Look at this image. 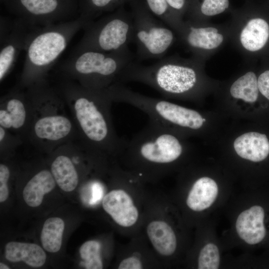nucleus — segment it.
Wrapping results in <instances>:
<instances>
[{"instance_id": "14", "label": "nucleus", "mask_w": 269, "mask_h": 269, "mask_svg": "<svg viewBox=\"0 0 269 269\" xmlns=\"http://www.w3.org/2000/svg\"><path fill=\"white\" fill-rule=\"evenodd\" d=\"M147 236L154 251L162 257H169L175 252L177 242L171 226L161 219L150 221L146 226Z\"/></svg>"}, {"instance_id": "30", "label": "nucleus", "mask_w": 269, "mask_h": 269, "mask_svg": "<svg viewBox=\"0 0 269 269\" xmlns=\"http://www.w3.org/2000/svg\"><path fill=\"white\" fill-rule=\"evenodd\" d=\"M143 267L141 259L132 255L124 258L118 266L119 269H141Z\"/></svg>"}, {"instance_id": "22", "label": "nucleus", "mask_w": 269, "mask_h": 269, "mask_svg": "<svg viewBox=\"0 0 269 269\" xmlns=\"http://www.w3.org/2000/svg\"><path fill=\"white\" fill-rule=\"evenodd\" d=\"M134 0H88L87 7L80 17L86 25L95 20L104 12L115 10L119 7L130 3Z\"/></svg>"}, {"instance_id": "20", "label": "nucleus", "mask_w": 269, "mask_h": 269, "mask_svg": "<svg viewBox=\"0 0 269 269\" xmlns=\"http://www.w3.org/2000/svg\"><path fill=\"white\" fill-rule=\"evenodd\" d=\"M231 96L248 103L255 102L259 97L258 78L253 71H248L238 78L231 85Z\"/></svg>"}, {"instance_id": "19", "label": "nucleus", "mask_w": 269, "mask_h": 269, "mask_svg": "<svg viewBox=\"0 0 269 269\" xmlns=\"http://www.w3.org/2000/svg\"><path fill=\"white\" fill-rule=\"evenodd\" d=\"M51 172L55 181L62 190L70 192L76 188L78 183V174L68 157L58 156L51 165Z\"/></svg>"}, {"instance_id": "3", "label": "nucleus", "mask_w": 269, "mask_h": 269, "mask_svg": "<svg viewBox=\"0 0 269 269\" xmlns=\"http://www.w3.org/2000/svg\"><path fill=\"white\" fill-rule=\"evenodd\" d=\"M86 25L85 20L79 16L68 21L31 27L24 50L25 75H38L50 68L74 36Z\"/></svg>"}, {"instance_id": "7", "label": "nucleus", "mask_w": 269, "mask_h": 269, "mask_svg": "<svg viewBox=\"0 0 269 269\" xmlns=\"http://www.w3.org/2000/svg\"><path fill=\"white\" fill-rule=\"evenodd\" d=\"M104 90L90 88L88 97L83 96L77 99L74 105L76 117L84 133L90 141L108 143L117 153L122 154L127 141L112 133L110 123L98 104Z\"/></svg>"}, {"instance_id": "34", "label": "nucleus", "mask_w": 269, "mask_h": 269, "mask_svg": "<svg viewBox=\"0 0 269 269\" xmlns=\"http://www.w3.org/2000/svg\"><path fill=\"white\" fill-rule=\"evenodd\" d=\"M5 135V131L4 129L0 127V140L1 141Z\"/></svg>"}, {"instance_id": "17", "label": "nucleus", "mask_w": 269, "mask_h": 269, "mask_svg": "<svg viewBox=\"0 0 269 269\" xmlns=\"http://www.w3.org/2000/svg\"><path fill=\"white\" fill-rule=\"evenodd\" d=\"M53 177L49 171L44 170L28 182L22 192L23 199L27 205L36 207L42 203L44 195L52 190L55 186Z\"/></svg>"}, {"instance_id": "8", "label": "nucleus", "mask_w": 269, "mask_h": 269, "mask_svg": "<svg viewBox=\"0 0 269 269\" xmlns=\"http://www.w3.org/2000/svg\"><path fill=\"white\" fill-rule=\"evenodd\" d=\"M177 33L194 57L198 59L206 51L218 49L225 40L224 34L218 28L190 20L182 21Z\"/></svg>"}, {"instance_id": "9", "label": "nucleus", "mask_w": 269, "mask_h": 269, "mask_svg": "<svg viewBox=\"0 0 269 269\" xmlns=\"http://www.w3.org/2000/svg\"><path fill=\"white\" fill-rule=\"evenodd\" d=\"M19 19L31 27L43 26L72 20L60 9L59 0H19ZM74 20V19H73Z\"/></svg>"}, {"instance_id": "28", "label": "nucleus", "mask_w": 269, "mask_h": 269, "mask_svg": "<svg viewBox=\"0 0 269 269\" xmlns=\"http://www.w3.org/2000/svg\"><path fill=\"white\" fill-rule=\"evenodd\" d=\"M9 177V171L6 166L0 165V202L5 201L8 196L7 182Z\"/></svg>"}, {"instance_id": "18", "label": "nucleus", "mask_w": 269, "mask_h": 269, "mask_svg": "<svg viewBox=\"0 0 269 269\" xmlns=\"http://www.w3.org/2000/svg\"><path fill=\"white\" fill-rule=\"evenodd\" d=\"M71 124L66 118L49 116L39 120L35 125L36 135L41 138L56 140L66 136L70 132Z\"/></svg>"}, {"instance_id": "21", "label": "nucleus", "mask_w": 269, "mask_h": 269, "mask_svg": "<svg viewBox=\"0 0 269 269\" xmlns=\"http://www.w3.org/2000/svg\"><path fill=\"white\" fill-rule=\"evenodd\" d=\"M65 224L58 217L47 219L43 226L40 239L43 248L48 252L56 253L61 248Z\"/></svg>"}, {"instance_id": "33", "label": "nucleus", "mask_w": 269, "mask_h": 269, "mask_svg": "<svg viewBox=\"0 0 269 269\" xmlns=\"http://www.w3.org/2000/svg\"><path fill=\"white\" fill-rule=\"evenodd\" d=\"M0 124L5 128L12 127V122L9 113L7 111H0Z\"/></svg>"}, {"instance_id": "16", "label": "nucleus", "mask_w": 269, "mask_h": 269, "mask_svg": "<svg viewBox=\"0 0 269 269\" xmlns=\"http://www.w3.org/2000/svg\"><path fill=\"white\" fill-rule=\"evenodd\" d=\"M5 257L10 262L23 261L32 267L42 266L46 259L43 249L35 244L10 242L5 247Z\"/></svg>"}, {"instance_id": "2", "label": "nucleus", "mask_w": 269, "mask_h": 269, "mask_svg": "<svg viewBox=\"0 0 269 269\" xmlns=\"http://www.w3.org/2000/svg\"><path fill=\"white\" fill-rule=\"evenodd\" d=\"M200 59L172 55L149 65L131 62L116 82H136L156 90L165 97L192 95L199 81Z\"/></svg>"}, {"instance_id": "31", "label": "nucleus", "mask_w": 269, "mask_h": 269, "mask_svg": "<svg viewBox=\"0 0 269 269\" xmlns=\"http://www.w3.org/2000/svg\"><path fill=\"white\" fill-rule=\"evenodd\" d=\"M259 92L269 100V69L261 73L258 78Z\"/></svg>"}, {"instance_id": "1", "label": "nucleus", "mask_w": 269, "mask_h": 269, "mask_svg": "<svg viewBox=\"0 0 269 269\" xmlns=\"http://www.w3.org/2000/svg\"><path fill=\"white\" fill-rule=\"evenodd\" d=\"M184 146L173 131L149 120L127 141L124 154L138 176L155 178L183 155Z\"/></svg>"}, {"instance_id": "12", "label": "nucleus", "mask_w": 269, "mask_h": 269, "mask_svg": "<svg viewBox=\"0 0 269 269\" xmlns=\"http://www.w3.org/2000/svg\"><path fill=\"white\" fill-rule=\"evenodd\" d=\"M238 29L237 40L247 53H255L266 45L269 38V24L264 19L253 17L243 21Z\"/></svg>"}, {"instance_id": "35", "label": "nucleus", "mask_w": 269, "mask_h": 269, "mask_svg": "<svg viewBox=\"0 0 269 269\" xmlns=\"http://www.w3.org/2000/svg\"><path fill=\"white\" fill-rule=\"evenodd\" d=\"M0 269H9V268L6 266V265L2 263H0Z\"/></svg>"}, {"instance_id": "4", "label": "nucleus", "mask_w": 269, "mask_h": 269, "mask_svg": "<svg viewBox=\"0 0 269 269\" xmlns=\"http://www.w3.org/2000/svg\"><path fill=\"white\" fill-rule=\"evenodd\" d=\"M83 29L84 34L73 53L85 50L121 52L129 49V44L133 42V16L125 5L88 23Z\"/></svg>"}, {"instance_id": "10", "label": "nucleus", "mask_w": 269, "mask_h": 269, "mask_svg": "<svg viewBox=\"0 0 269 269\" xmlns=\"http://www.w3.org/2000/svg\"><path fill=\"white\" fill-rule=\"evenodd\" d=\"M31 27L19 18L12 22L6 32L0 31V80L13 67L20 53L24 50L27 36Z\"/></svg>"}, {"instance_id": "6", "label": "nucleus", "mask_w": 269, "mask_h": 269, "mask_svg": "<svg viewBox=\"0 0 269 269\" xmlns=\"http://www.w3.org/2000/svg\"><path fill=\"white\" fill-rule=\"evenodd\" d=\"M129 4L137 61L163 58L176 40L174 30L155 16L144 0H134Z\"/></svg>"}, {"instance_id": "15", "label": "nucleus", "mask_w": 269, "mask_h": 269, "mask_svg": "<svg viewBox=\"0 0 269 269\" xmlns=\"http://www.w3.org/2000/svg\"><path fill=\"white\" fill-rule=\"evenodd\" d=\"M218 194V186L212 178L202 177L193 184L186 198V204L194 211H201L210 207Z\"/></svg>"}, {"instance_id": "24", "label": "nucleus", "mask_w": 269, "mask_h": 269, "mask_svg": "<svg viewBox=\"0 0 269 269\" xmlns=\"http://www.w3.org/2000/svg\"><path fill=\"white\" fill-rule=\"evenodd\" d=\"M80 254L87 269H102L103 268L101 256V244L96 240L83 243L80 248Z\"/></svg>"}, {"instance_id": "5", "label": "nucleus", "mask_w": 269, "mask_h": 269, "mask_svg": "<svg viewBox=\"0 0 269 269\" xmlns=\"http://www.w3.org/2000/svg\"><path fill=\"white\" fill-rule=\"evenodd\" d=\"M134 57L130 49L118 52L85 50L72 53L63 67L81 77L88 88L102 90L117 81Z\"/></svg>"}, {"instance_id": "29", "label": "nucleus", "mask_w": 269, "mask_h": 269, "mask_svg": "<svg viewBox=\"0 0 269 269\" xmlns=\"http://www.w3.org/2000/svg\"><path fill=\"white\" fill-rule=\"evenodd\" d=\"M175 16L180 21L187 9L188 0H166Z\"/></svg>"}, {"instance_id": "26", "label": "nucleus", "mask_w": 269, "mask_h": 269, "mask_svg": "<svg viewBox=\"0 0 269 269\" xmlns=\"http://www.w3.org/2000/svg\"><path fill=\"white\" fill-rule=\"evenodd\" d=\"M7 111L12 122V127L18 129L22 127L25 119V110L22 103L17 99H10L7 104Z\"/></svg>"}, {"instance_id": "13", "label": "nucleus", "mask_w": 269, "mask_h": 269, "mask_svg": "<svg viewBox=\"0 0 269 269\" xmlns=\"http://www.w3.org/2000/svg\"><path fill=\"white\" fill-rule=\"evenodd\" d=\"M233 145L240 157L252 162H262L269 156V139L264 134L245 133L235 140Z\"/></svg>"}, {"instance_id": "11", "label": "nucleus", "mask_w": 269, "mask_h": 269, "mask_svg": "<svg viewBox=\"0 0 269 269\" xmlns=\"http://www.w3.org/2000/svg\"><path fill=\"white\" fill-rule=\"evenodd\" d=\"M102 206L114 221L122 227H132L138 221V210L131 195L123 188L107 193L103 199Z\"/></svg>"}, {"instance_id": "23", "label": "nucleus", "mask_w": 269, "mask_h": 269, "mask_svg": "<svg viewBox=\"0 0 269 269\" xmlns=\"http://www.w3.org/2000/svg\"><path fill=\"white\" fill-rule=\"evenodd\" d=\"M149 10L176 32L182 21L174 15L166 0H144Z\"/></svg>"}, {"instance_id": "32", "label": "nucleus", "mask_w": 269, "mask_h": 269, "mask_svg": "<svg viewBox=\"0 0 269 269\" xmlns=\"http://www.w3.org/2000/svg\"><path fill=\"white\" fill-rule=\"evenodd\" d=\"M103 196V188L99 183H93L92 187V195L90 204H94L100 200Z\"/></svg>"}, {"instance_id": "25", "label": "nucleus", "mask_w": 269, "mask_h": 269, "mask_svg": "<svg viewBox=\"0 0 269 269\" xmlns=\"http://www.w3.org/2000/svg\"><path fill=\"white\" fill-rule=\"evenodd\" d=\"M220 265V254L217 246L213 243L205 245L200 250L198 269H217Z\"/></svg>"}, {"instance_id": "27", "label": "nucleus", "mask_w": 269, "mask_h": 269, "mask_svg": "<svg viewBox=\"0 0 269 269\" xmlns=\"http://www.w3.org/2000/svg\"><path fill=\"white\" fill-rule=\"evenodd\" d=\"M229 5V0H203L200 11L204 16H213L223 12Z\"/></svg>"}]
</instances>
